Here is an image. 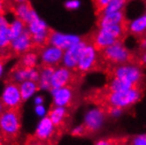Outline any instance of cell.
Listing matches in <instances>:
<instances>
[{
  "instance_id": "ffe728a7",
  "label": "cell",
  "mask_w": 146,
  "mask_h": 145,
  "mask_svg": "<svg viewBox=\"0 0 146 145\" xmlns=\"http://www.w3.org/2000/svg\"><path fill=\"white\" fill-rule=\"evenodd\" d=\"M134 87H138V86L134 85L132 83L125 79L111 77L110 81L107 86V91H125L129 89H132Z\"/></svg>"
},
{
  "instance_id": "5b68a950",
  "label": "cell",
  "mask_w": 146,
  "mask_h": 145,
  "mask_svg": "<svg viewBox=\"0 0 146 145\" xmlns=\"http://www.w3.org/2000/svg\"><path fill=\"white\" fill-rule=\"evenodd\" d=\"M20 128V117L17 109H7L0 115V130L6 137H14Z\"/></svg>"
},
{
  "instance_id": "83f0119b",
  "label": "cell",
  "mask_w": 146,
  "mask_h": 145,
  "mask_svg": "<svg viewBox=\"0 0 146 145\" xmlns=\"http://www.w3.org/2000/svg\"><path fill=\"white\" fill-rule=\"evenodd\" d=\"M110 1H111V0H93L96 13H97L98 15H100L101 13V12L103 11V9L108 5V4Z\"/></svg>"
},
{
  "instance_id": "6da1fadb",
  "label": "cell",
  "mask_w": 146,
  "mask_h": 145,
  "mask_svg": "<svg viewBox=\"0 0 146 145\" xmlns=\"http://www.w3.org/2000/svg\"><path fill=\"white\" fill-rule=\"evenodd\" d=\"M143 97L141 87H134L125 91H106L104 99L108 107L126 108L138 102Z\"/></svg>"
},
{
  "instance_id": "74e56055",
  "label": "cell",
  "mask_w": 146,
  "mask_h": 145,
  "mask_svg": "<svg viewBox=\"0 0 146 145\" xmlns=\"http://www.w3.org/2000/svg\"><path fill=\"white\" fill-rule=\"evenodd\" d=\"M43 98L42 97H40V96H37L35 99V105H42L43 104Z\"/></svg>"
},
{
  "instance_id": "e575fe53",
  "label": "cell",
  "mask_w": 146,
  "mask_h": 145,
  "mask_svg": "<svg viewBox=\"0 0 146 145\" xmlns=\"http://www.w3.org/2000/svg\"><path fill=\"white\" fill-rule=\"evenodd\" d=\"M35 113L36 115L40 116V117H44L45 115H46V108L45 107L42 105H36L35 107Z\"/></svg>"
},
{
  "instance_id": "8d00e7d4",
  "label": "cell",
  "mask_w": 146,
  "mask_h": 145,
  "mask_svg": "<svg viewBox=\"0 0 146 145\" xmlns=\"http://www.w3.org/2000/svg\"><path fill=\"white\" fill-rule=\"evenodd\" d=\"M139 46H140V48L142 49V51L146 50V34H144V35L140 37Z\"/></svg>"
},
{
  "instance_id": "f35d334b",
  "label": "cell",
  "mask_w": 146,
  "mask_h": 145,
  "mask_svg": "<svg viewBox=\"0 0 146 145\" xmlns=\"http://www.w3.org/2000/svg\"><path fill=\"white\" fill-rule=\"evenodd\" d=\"M5 11V1L0 0V15H2Z\"/></svg>"
},
{
  "instance_id": "484cf974",
  "label": "cell",
  "mask_w": 146,
  "mask_h": 145,
  "mask_svg": "<svg viewBox=\"0 0 146 145\" xmlns=\"http://www.w3.org/2000/svg\"><path fill=\"white\" fill-rule=\"evenodd\" d=\"M38 61V56L35 53H26L20 61V66H23L26 68H35Z\"/></svg>"
},
{
  "instance_id": "f546056e",
  "label": "cell",
  "mask_w": 146,
  "mask_h": 145,
  "mask_svg": "<svg viewBox=\"0 0 146 145\" xmlns=\"http://www.w3.org/2000/svg\"><path fill=\"white\" fill-rule=\"evenodd\" d=\"M130 145H146V134L135 136L132 139Z\"/></svg>"
},
{
  "instance_id": "d4e9b609",
  "label": "cell",
  "mask_w": 146,
  "mask_h": 145,
  "mask_svg": "<svg viewBox=\"0 0 146 145\" xmlns=\"http://www.w3.org/2000/svg\"><path fill=\"white\" fill-rule=\"evenodd\" d=\"M127 1L128 0H111V1L108 4V5L103 9V11L101 12L100 14L112 13L122 11L125 5L127 4Z\"/></svg>"
},
{
  "instance_id": "7a4b0ae2",
  "label": "cell",
  "mask_w": 146,
  "mask_h": 145,
  "mask_svg": "<svg viewBox=\"0 0 146 145\" xmlns=\"http://www.w3.org/2000/svg\"><path fill=\"white\" fill-rule=\"evenodd\" d=\"M100 54L104 62L110 65L112 64L113 67L129 64L134 59V56L129 52V50L121 43V41L106 48L100 51Z\"/></svg>"
},
{
  "instance_id": "7402d4cb",
  "label": "cell",
  "mask_w": 146,
  "mask_h": 145,
  "mask_svg": "<svg viewBox=\"0 0 146 145\" xmlns=\"http://www.w3.org/2000/svg\"><path fill=\"white\" fill-rule=\"evenodd\" d=\"M19 87L23 100H27L31 98L39 89L38 83L32 80H26L21 82Z\"/></svg>"
},
{
  "instance_id": "4dcf8cb0",
  "label": "cell",
  "mask_w": 146,
  "mask_h": 145,
  "mask_svg": "<svg viewBox=\"0 0 146 145\" xmlns=\"http://www.w3.org/2000/svg\"><path fill=\"white\" fill-rule=\"evenodd\" d=\"M81 3L79 0H68V1L65 2L64 6L68 9V10H77L79 8Z\"/></svg>"
},
{
  "instance_id": "4316f807",
  "label": "cell",
  "mask_w": 146,
  "mask_h": 145,
  "mask_svg": "<svg viewBox=\"0 0 146 145\" xmlns=\"http://www.w3.org/2000/svg\"><path fill=\"white\" fill-rule=\"evenodd\" d=\"M12 36L10 34L9 32V27L5 31H4L3 33L0 34V51L5 49L6 48L11 46L12 42Z\"/></svg>"
},
{
  "instance_id": "d6986e66",
  "label": "cell",
  "mask_w": 146,
  "mask_h": 145,
  "mask_svg": "<svg viewBox=\"0 0 146 145\" xmlns=\"http://www.w3.org/2000/svg\"><path fill=\"white\" fill-rule=\"evenodd\" d=\"M14 13L16 17L21 19L24 23H26V25L36 14L35 10L32 8V6H31V5L28 2L18 4L17 6L14 8Z\"/></svg>"
},
{
  "instance_id": "1f68e13d",
  "label": "cell",
  "mask_w": 146,
  "mask_h": 145,
  "mask_svg": "<svg viewBox=\"0 0 146 145\" xmlns=\"http://www.w3.org/2000/svg\"><path fill=\"white\" fill-rule=\"evenodd\" d=\"M123 112L122 108L120 107H108V113L112 116V117H119Z\"/></svg>"
},
{
  "instance_id": "ab89813d",
  "label": "cell",
  "mask_w": 146,
  "mask_h": 145,
  "mask_svg": "<svg viewBox=\"0 0 146 145\" xmlns=\"http://www.w3.org/2000/svg\"><path fill=\"white\" fill-rule=\"evenodd\" d=\"M4 69H5L4 61H2V59H0V77H2V75L4 73Z\"/></svg>"
},
{
  "instance_id": "836d02e7",
  "label": "cell",
  "mask_w": 146,
  "mask_h": 145,
  "mask_svg": "<svg viewBox=\"0 0 146 145\" xmlns=\"http://www.w3.org/2000/svg\"><path fill=\"white\" fill-rule=\"evenodd\" d=\"M95 145H120L119 142L114 139H102L99 140Z\"/></svg>"
},
{
  "instance_id": "7bdbcfd3",
  "label": "cell",
  "mask_w": 146,
  "mask_h": 145,
  "mask_svg": "<svg viewBox=\"0 0 146 145\" xmlns=\"http://www.w3.org/2000/svg\"><path fill=\"white\" fill-rule=\"evenodd\" d=\"M13 1L17 4H19V3H24V2H27V0H13Z\"/></svg>"
},
{
  "instance_id": "44dd1931",
  "label": "cell",
  "mask_w": 146,
  "mask_h": 145,
  "mask_svg": "<svg viewBox=\"0 0 146 145\" xmlns=\"http://www.w3.org/2000/svg\"><path fill=\"white\" fill-rule=\"evenodd\" d=\"M54 67L50 66H43L39 73V80H38V86L39 89L42 90H51V77L54 72Z\"/></svg>"
},
{
  "instance_id": "30bf717a",
  "label": "cell",
  "mask_w": 146,
  "mask_h": 145,
  "mask_svg": "<svg viewBox=\"0 0 146 145\" xmlns=\"http://www.w3.org/2000/svg\"><path fill=\"white\" fill-rule=\"evenodd\" d=\"M75 78L72 70L66 67H60L54 70L51 77V89L70 85Z\"/></svg>"
},
{
  "instance_id": "9a60e30c",
  "label": "cell",
  "mask_w": 146,
  "mask_h": 145,
  "mask_svg": "<svg viewBox=\"0 0 146 145\" xmlns=\"http://www.w3.org/2000/svg\"><path fill=\"white\" fill-rule=\"evenodd\" d=\"M40 73L35 68H26L23 66L19 65L18 68H15L12 72V80L14 83H19L26 80H32L38 82Z\"/></svg>"
},
{
  "instance_id": "ee69618b",
  "label": "cell",
  "mask_w": 146,
  "mask_h": 145,
  "mask_svg": "<svg viewBox=\"0 0 146 145\" xmlns=\"http://www.w3.org/2000/svg\"><path fill=\"white\" fill-rule=\"evenodd\" d=\"M0 145H2V140H1V137H0Z\"/></svg>"
},
{
  "instance_id": "52a82bcc",
  "label": "cell",
  "mask_w": 146,
  "mask_h": 145,
  "mask_svg": "<svg viewBox=\"0 0 146 145\" xmlns=\"http://www.w3.org/2000/svg\"><path fill=\"white\" fill-rule=\"evenodd\" d=\"M22 100L18 84L14 82L8 83L1 96V101L4 107L7 109H18Z\"/></svg>"
},
{
  "instance_id": "ac0fdd59",
  "label": "cell",
  "mask_w": 146,
  "mask_h": 145,
  "mask_svg": "<svg viewBox=\"0 0 146 145\" xmlns=\"http://www.w3.org/2000/svg\"><path fill=\"white\" fill-rule=\"evenodd\" d=\"M128 31L135 36L141 37L146 34V13L128 22Z\"/></svg>"
},
{
  "instance_id": "603a6c76",
  "label": "cell",
  "mask_w": 146,
  "mask_h": 145,
  "mask_svg": "<svg viewBox=\"0 0 146 145\" xmlns=\"http://www.w3.org/2000/svg\"><path fill=\"white\" fill-rule=\"evenodd\" d=\"M48 117L56 127L61 126L67 117V109L64 107L55 106V107L51 109V111L49 112Z\"/></svg>"
},
{
  "instance_id": "d590c367",
  "label": "cell",
  "mask_w": 146,
  "mask_h": 145,
  "mask_svg": "<svg viewBox=\"0 0 146 145\" xmlns=\"http://www.w3.org/2000/svg\"><path fill=\"white\" fill-rule=\"evenodd\" d=\"M138 65L141 67H146V50H143L138 58Z\"/></svg>"
},
{
  "instance_id": "b9f144b4",
  "label": "cell",
  "mask_w": 146,
  "mask_h": 145,
  "mask_svg": "<svg viewBox=\"0 0 146 145\" xmlns=\"http://www.w3.org/2000/svg\"><path fill=\"white\" fill-rule=\"evenodd\" d=\"M4 105H3V103H2V101L0 100V115L3 113V110H4Z\"/></svg>"
},
{
  "instance_id": "d6a6232c",
  "label": "cell",
  "mask_w": 146,
  "mask_h": 145,
  "mask_svg": "<svg viewBox=\"0 0 146 145\" xmlns=\"http://www.w3.org/2000/svg\"><path fill=\"white\" fill-rule=\"evenodd\" d=\"M9 25L10 24L8 22L7 19L3 14L0 15V34L3 33L4 31H5L6 29H8Z\"/></svg>"
},
{
  "instance_id": "cb8c5ba5",
  "label": "cell",
  "mask_w": 146,
  "mask_h": 145,
  "mask_svg": "<svg viewBox=\"0 0 146 145\" xmlns=\"http://www.w3.org/2000/svg\"><path fill=\"white\" fill-rule=\"evenodd\" d=\"M26 23H24L21 19L16 18L9 25V32L12 36V39L18 37L26 30Z\"/></svg>"
},
{
  "instance_id": "e0dca14e",
  "label": "cell",
  "mask_w": 146,
  "mask_h": 145,
  "mask_svg": "<svg viewBox=\"0 0 146 145\" xmlns=\"http://www.w3.org/2000/svg\"><path fill=\"white\" fill-rule=\"evenodd\" d=\"M127 22L125 19V14L123 11H119L112 13H106V14H100L99 16L98 20V26L99 27H104L108 26H113Z\"/></svg>"
},
{
  "instance_id": "7c38bea8",
  "label": "cell",
  "mask_w": 146,
  "mask_h": 145,
  "mask_svg": "<svg viewBox=\"0 0 146 145\" xmlns=\"http://www.w3.org/2000/svg\"><path fill=\"white\" fill-rule=\"evenodd\" d=\"M105 119V113L102 109L94 108L87 112L85 116L84 126L87 133L95 132L100 128Z\"/></svg>"
},
{
  "instance_id": "8fae6325",
  "label": "cell",
  "mask_w": 146,
  "mask_h": 145,
  "mask_svg": "<svg viewBox=\"0 0 146 145\" xmlns=\"http://www.w3.org/2000/svg\"><path fill=\"white\" fill-rule=\"evenodd\" d=\"M62 56H64V50L53 45L45 47L40 54V59L43 66L50 67L59 64L62 60Z\"/></svg>"
},
{
  "instance_id": "277c9868",
  "label": "cell",
  "mask_w": 146,
  "mask_h": 145,
  "mask_svg": "<svg viewBox=\"0 0 146 145\" xmlns=\"http://www.w3.org/2000/svg\"><path fill=\"white\" fill-rule=\"evenodd\" d=\"M111 77L129 81L134 85L138 87H140L143 79V74L140 66L131 63L114 66L111 71Z\"/></svg>"
},
{
  "instance_id": "4fadbf2b",
  "label": "cell",
  "mask_w": 146,
  "mask_h": 145,
  "mask_svg": "<svg viewBox=\"0 0 146 145\" xmlns=\"http://www.w3.org/2000/svg\"><path fill=\"white\" fill-rule=\"evenodd\" d=\"M54 105L57 107H69L74 98V93L70 85L51 89Z\"/></svg>"
},
{
  "instance_id": "9c48e42d",
  "label": "cell",
  "mask_w": 146,
  "mask_h": 145,
  "mask_svg": "<svg viewBox=\"0 0 146 145\" xmlns=\"http://www.w3.org/2000/svg\"><path fill=\"white\" fill-rule=\"evenodd\" d=\"M82 39L75 34H67L51 31L48 39V43L64 51L70 47L78 43Z\"/></svg>"
},
{
  "instance_id": "60d3db41",
  "label": "cell",
  "mask_w": 146,
  "mask_h": 145,
  "mask_svg": "<svg viewBox=\"0 0 146 145\" xmlns=\"http://www.w3.org/2000/svg\"><path fill=\"white\" fill-rule=\"evenodd\" d=\"M29 145H48V144L43 143V142H35L30 143Z\"/></svg>"
},
{
  "instance_id": "3957f363",
  "label": "cell",
  "mask_w": 146,
  "mask_h": 145,
  "mask_svg": "<svg viewBox=\"0 0 146 145\" xmlns=\"http://www.w3.org/2000/svg\"><path fill=\"white\" fill-rule=\"evenodd\" d=\"M27 31L32 36L34 46L43 47L48 43V39L51 31L43 19H41L37 13L27 24Z\"/></svg>"
},
{
  "instance_id": "5bb4252c",
  "label": "cell",
  "mask_w": 146,
  "mask_h": 145,
  "mask_svg": "<svg viewBox=\"0 0 146 145\" xmlns=\"http://www.w3.org/2000/svg\"><path fill=\"white\" fill-rule=\"evenodd\" d=\"M33 46L34 44L32 40V36H31L27 29H26L21 34L14 38L12 40L11 46L10 47L12 48V49L15 53L24 54V53H27L28 50H30Z\"/></svg>"
},
{
  "instance_id": "f1b7e54d",
  "label": "cell",
  "mask_w": 146,
  "mask_h": 145,
  "mask_svg": "<svg viewBox=\"0 0 146 145\" xmlns=\"http://www.w3.org/2000/svg\"><path fill=\"white\" fill-rule=\"evenodd\" d=\"M86 134H87V131H86V127L84 126V124L76 127L71 131V134L72 136H85Z\"/></svg>"
},
{
  "instance_id": "8992f818",
  "label": "cell",
  "mask_w": 146,
  "mask_h": 145,
  "mask_svg": "<svg viewBox=\"0 0 146 145\" xmlns=\"http://www.w3.org/2000/svg\"><path fill=\"white\" fill-rule=\"evenodd\" d=\"M98 52L92 43H87L80 56L77 70L80 73H87L94 69L98 64Z\"/></svg>"
},
{
  "instance_id": "2e32d148",
  "label": "cell",
  "mask_w": 146,
  "mask_h": 145,
  "mask_svg": "<svg viewBox=\"0 0 146 145\" xmlns=\"http://www.w3.org/2000/svg\"><path fill=\"white\" fill-rule=\"evenodd\" d=\"M56 126L49 117H44L40 120L35 129V136L40 141H46L52 137L55 133Z\"/></svg>"
},
{
  "instance_id": "ba28073f",
  "label": "cell",
  "mask_w": 146,
  "mask_h": 145,
  "mask_svg": "<svg viewBox=\"0 0 146 145\" xmlns=\"http://www.w3.org/2000/svg\"><path fill=\"white\" fill-rule=\"evenodd\" d=\"M86 44L87 43L86 41L81 40L78 43L65 49L64 51V56H62V63L64 64V66L72 70H77L80 56Z\"/></svg>"
}]
</instances>
